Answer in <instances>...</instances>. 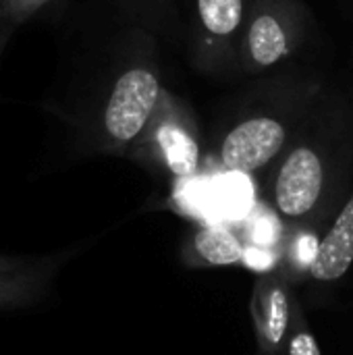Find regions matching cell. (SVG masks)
I'll return each mask as SVG.
<instances>
[{
	"label": "cell",
	"mask_w": 353,
	"mask_h": 355,
	"mask_svg": "<svg viewBox=\"0 0 353 355\" xmlns=\"http://www.w3.org/2000/svg\"><path fill=\"white\" fill-rule=\"evenodd\" d=\"M160 94L158 79L146 69L125 71L112 85L102 110V129L117 144L133 141L146 127Z\"/></svg>",
	"instance_id": "obj_1"
},
{
	"label": "cell",
	"mask_w": 353,
	"mask_h": 355,
	"mask_svg": "<svg viewBox=\"0 0 353 355\" xmlns=\"http://www.w3.org/2000/svg\"><path fill=\"white\" fill-rule=\"evenodd\" d=\"M64 254L8 256L0 254V312L35 308L50 291Z\"/></svg>",
	"instance_id": "obj_2"
},
{
	"label": "cell",
	"mask_w": 353,
	"mask_h": 355,
	"mask_svg": "<svg viewBox=\"0 0 353 355\" xmlns=\"http://www.w3.org/2000/svg\"><path fill=\"white\" fill-rule=\"evenodd\" d=\"M285 144V129L268 116L250 119L237 125L223 141V164L233 173H254L273 160Z\"/></svg>",
	"instance_id": "obj_3"
},
{
	"label": "cell",
	"mask_w": 353,
	"mask_h": 355,
	"mask_svg": "<svg viewBox=\"0 0 353 355\" xmlns=\"http://www.w3.org/2000/svg\"><path fill=\"white\" fill-rule=\"evenodd\" d=\"M325 171L318 154L310 148H298L289 154L279 171L275 183L277 208L289 216L300 218L310 212L322 191Z\"/></svg>",
	"instance_id": "obj_4"
},
{
	"label": "cell",
	"mask_w": 353,
	"mask_h": 355,
	"mask_svg": "<svg viewBox=\"0 0 353 355\" xmlns=\"http://www.w3.org/2000/svg\"><path fill=\"white\" fill-rule=\"evenodd\" d=\"M353 264V196L343 206L331 231L322 237L310 275L318 281H337Z\"/></svg>",
	"instance_id": "obj_5"
},
{
	"label": "cell",
	"mask_w": 353,
	"mask_h": 355,
	"mask_svg": "<svg viewBox=\"0 0 353 355\" xmlns=\"http://www.w3.org/2000/svg\"><path fill=\"white\" fill-rule=\"evenodd\" d=\"M289 293L287 287L277 279H262L256 289L254 312L266 347L277 349L289 329Z\"/></svg>",
	"instance_id": "obj_6"
},
{
	"label": "cell",
	"mask_w": 353,
	"mask_h": 355,
	"mask_svg": "<svg viewBox=\"0 0 353 355\" xmlns=\"http://www.w3.org/2000/svg\"><path fill=\"white\" fill-rule=\"evenodd\" d=\"M156 144L169 171L177 177H191L200 164V148L196 139L179 125L166 123L156 131Z\"/></svg>",
	"instance_id": "obj_7"
},
{
	"label": "cell",
	"mask_w": 353,
	"mask_h": 355,
	"mask_svg": "<svg viewBox=\"0 0 353 355\" xmlns=\"http://www.w3.org/2000/svg\"><path fill=\"white\" fill-rule=\"evenodd\" d=\"M193 256L208 266H229L243 260V243L225 227H202L193 237Z\"/></svg>",
	"instance_id": "obj_8"
},
{
	"label": "cell",
	"mask_w": 353,
	"mask_h": 355,
	"mask_svg": "<svg viewBox=\"0 0 353 355\" xmlns=\"http://www.w3.org/2000/svg\"><path fill=\"white\" fill-rule=\"evenodd\" d=\"M250 48L258 64H273L287 52V37L275 17L262 15L250 29Z\"/></svg>",
	"instance_id": "obj_9"
},
{
	"label": "cell",
	"mask_w": 353,
	"mask_h": 355,
	"mask_svg": "<svg viewBox=\"0 0 353 355\" xmlns=\"http://www.w3.org/2000/svg\"><path fill=\"white\" fill-rule=\"evenodd\" d=\"M198 6L204 25L216 35L235 31L243 12L241 0H198Z\"/></svg>",
	"instance_id": "obj_10"
},
{
	"label": "cell",
	"mask_w": 353,
	"mask_h": 355,
	"mask_svg": "<svg viewBox=\"0 0 353 355\" xmlns=\"http://www.w3.org/2000/svg\"><path fill=\"white\" fill-rule=\"evenodd\" d=\"M214 204L223 216H246L252 206V191L243 179H223L214 191Z\"/></svg>",
	"instance_id": "obj_11"
},
{
	"label": "cell",
	"mask_w": 353,
	"mask_h": 355,
	"mask_svg": "<svg viewBox=\"0 0 353 355\" xmlns=\"http://www.w3.org/2000/svg\"><path fill=\"white\" fill-rule=\"evenodd\" d=\"M250 237H252V243L256 245L275 248L281 237L279 218L270 210H258L250 223Z\"/></svg>",
	"instance_id": "obj_12"
},
{
	"label": "cell",
	"mask_w": 353,
	"mask_h": 355,
	"mask_svg": "<svg viewBox=\"0 0 353 355\" xmlns=\"http://www.w3.org/2000/svg\"><path fill=\"white\" fill-rule=\"evenodd\" d=\"M318 250H320V241L314 233H300L293 241V248H291V258L295 262V266H304L308 272L318 256Z\"/></svg>",
	"instance_id": "obj_13"
},
{
	"label": "cell",
	"mask_w": 353,
	"mask_h": 355,
	"mask_svg": "<svg viewBox=\"0 0 353 355\" xmlns=\"http://www.w3.org/2000/svg\"><path fill=\"white\" fill-rule=\"evenodd\" d=\"M277 252L275 248H264V245H256L252 243L250 248L243 250V264L252 270H258V272H266L270 270L275 264H277Z\"/></svg>",
	"instance_id": "obj_14"
},
{
	"label": "cell",
	"mask_w": 353,
	"mask_h": 355,
	"mask_svg": "<svg viewBox=\"0 0 353 355\" xmlns=\"http://www.w3.org/2000/svg\"><path fill=\"white\" fill-rule=\"evenodd\" d=\"M46 2H50V0H6L0 21L23 23L29 17H33Z\"/></svg>",
	"instance_id": "obj_15"
},
{
	"label": "cell",
	"mask_w": 353,
	"mask_h": 355,
	"mask_svg": "<svg viewBox=\"0 0 353 355\" xmlns=\"http://www.w3.org/2000/svg\"><path fill=\"white\" fill-rule=\"evenodd\" d=\"M289 355H320V347L306 329H298L289 341Z\"/></svg>",
	"instance_id": "obj_16"
},
{
	"label": "cell",
	"mask_w": 353,
	"mask_h": 355,
	"mask_svg": "<svg viewBox=\"0 0 353 355\" xmlns=\"http://www.w3.org/2000/svg\"><path fill=\"white\" fill-rule=\"evenodd\" d=\"M15 25H17V23H12V21H0V56H2L6 44L10 42V35H12Z\"/></svg>",
	"instance_id": "obj_17"
},
{
	"label": "cell",
	"mask_w": 353,
	"mask_h": 355,
	"mask_svg": "<svg viewBox=\"0 0 353 355\" xmlns=\"http://www.w3.org/2000/svg\"><path fill=\"white\" fill-rule=\"evenodd\" d=\"M2 8H4V0H0V19H2Z\"/></svg>",
	"instance_id": "obj_18"
},
{
	"label": "cell",
	"mask_w": 353,
	"mask_h": 355,
	"mask_svg": "<svg viewBox=\"0 0 353 355\" xmlns=\"http://www.w3.org/2000/svg\"><path fill=\"white\" fill-rule=\"evenodd\" d=\"M4 4H6V0H4ZM2 10H4V8H2Z\"/></svg>",
	"instance_id": "obj_19"
}]
</instances>
